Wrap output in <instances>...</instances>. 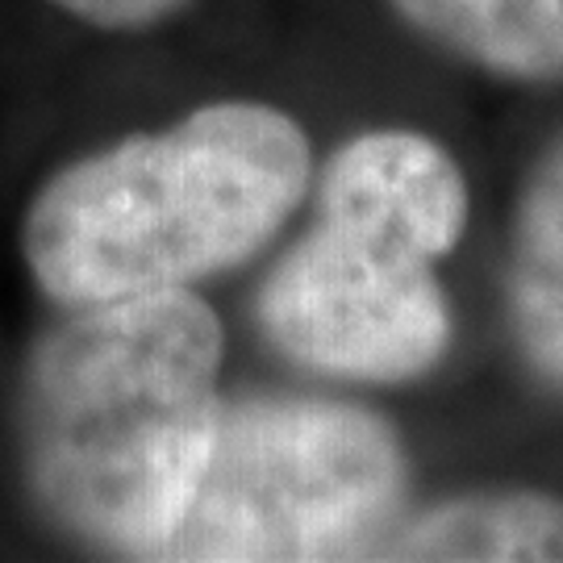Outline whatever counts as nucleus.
Wrapping results in <instances>:
<instances>
[{
  "mask_svg": "<svg viewBox=\"0 0 563 563\" xmlns=\"http://www.w3.org/2000/svg\"><path fill=\"white\" fill-rule=\"evenodd\" d=\"M225 330L192 288L67 309L21 372L34 501L84 547L159 560L201 481L222 409Z\"/></svg>",
  "mask_w": 563,
  "mask_h": 563,
  "instance_id": "1",
  "label": "nucleus"
},
{
  "mask_svg": "<svg viewBox=\"0 0 563 563\" xmlns=\"http://www.w3.org/2000/svg\"><path fill=\"white\" fill-rule=\"evenodd\" d=\"M313 142L263 101H213L67 163L21 218V260L59 309L192 288L255 260L301 209Z\"/></svg>",
  "mask_w": 563,
  "mask_h": 563,
  "instance_id": "2",
  "label": "nucleus"
},
{
  "mask_svg": "<svg viewBox=\"0 0 563 563\" xmlns=\"http://www.w3.org/2000/svg\"><path fill=\"white\" fill-rule=\"evenodd\" d=\"M467 176L439 139L367 130L318 180L313 222L267 272L260 325L318 376L409 384L451 351L455 322L434 263L467 230Z\"/></svg>",
  "mask_w": 563,
  "mask_h": 563,
  "instance_id": "3",
  "label": "nucleus"
},
{
  "mask_svg": "<svg viewBox=\"0 0 563 563\" xmlns=\"http://www.w3.org/2000/svg\"><path fill=\"white\" fill-rule=\"evenodd\" d=\"M409 488L401 434L322 397L222 405L201 481L159 560H367Z\"/></svg>",
  "mask_w": 563,
  "mask_h": 563,
  "instance_id": "4",
  "label": "nucleus"
},
{
  "mask_svg": "<svg viewBox=\"0 0 563 563\" xmlns=\"http://www.w3.org/2000/svg\"><path fill=\"white\" fill-rule=\"evenodd\" d=\"M367 560L563 563V497L543 488H484L397 514Z\"/></svg>",
  "mask_w": 563,
  "mask_h": 563,
  "instance_id": "5",
  "label": "nucleus"
},
{
  "mask_svg": "<svg viewBox=\"0 0 563 563\" xmlns=\"http://www.w3.org/2000/svg\"><path fill=\"white\" fill-rule=\"evenodd\" d=\"M505 309L530 372L563 393V130L530 163L514 205Z\"/></svg>",
  "mask_w": 563,
  "mask_h": 563,
  "instance_id": "6",
  "label": "nucleus"
},
{
  "mask_svg": "<svg viewBox=\"0 0 563 563\" xmlns=\"http://www.w3.org/2000/svg\"><path fill=\"white\" fill-rule=\"evenodd\" d=\"M430 46L518 84L563 80V0H388Z\"/></svg>",
  "mask_w": 563,
  "mask_h": 563,
  "instance_id": "7",
  "label": "nucleus"
},
{
  "mask_svg": "<svg viewBox=\"0 0 563 563\" xmlns=\"http://www.w3.org/2000/svg\"><path fill=\"white\" fill-rule=\"evenodd\" d=\"M51 4L109 34H139L188 13L197 0H51Z\"/></svg>",
  "mask_w": 563,
  "mask_h": 563,
  "instance_id": "8",
  "label": "nucleus"
}]
</instances>
